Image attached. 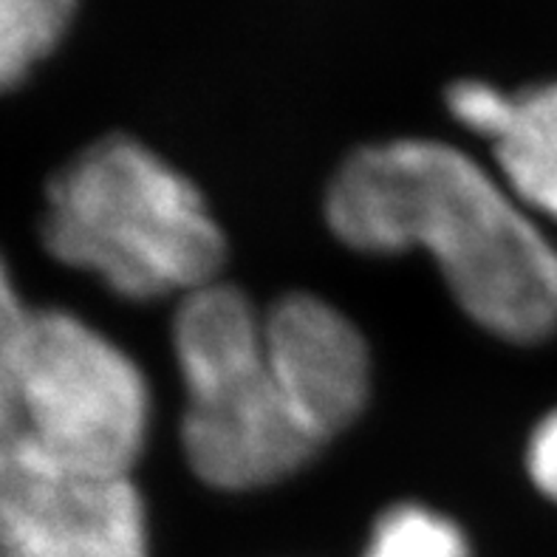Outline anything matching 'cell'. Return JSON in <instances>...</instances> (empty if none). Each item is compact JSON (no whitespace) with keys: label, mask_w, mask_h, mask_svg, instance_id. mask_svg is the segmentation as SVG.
Wrapping results in <instances>:
<instances>
[{"label":"cell","mask_w":557,"mask_h":557,"mask_svg":"<svg viewBox=\"0 0 557 557\" xmlns=\"http://www.w3.org/2000/svg\"><path fill=\"white\" fill-rule=\"evenodd\" d=\"M269 371L306 431L329 445L362 417L371 399V351L334 304L289 292L263 311Z\"/></svg>","instance_id":"obj_6"},{"label":"cell","mask_w":557,"mask_h":557,"mask_svg":"<svg viewBox=\"0 0 557 557\" xmlns=\"http://www.w3.org/2000/svg\"><path fill=\"white\" fill-rule=\"evenodd\" d=\"M507 99L509 94L495 85L481 79H459L447 88V111L467 131L487 139L507 111Z\"/></svg>","instance_id":"obj_10"},{"label":"cell","mask_w":557,"mask_h":557,"mask_svg":"<svg viewBox=\"0 0 557 557\" xmlns=\"http://www.w3.org/2000/svg\"><path fill=\"white\" fill-rule=\"evenodd\" d=\"M153 396L125 348L69 311L28 314L9 376L0 447L77 475H131Z\"/></svg>","instance_id":"obj_4"},{"label":"cell","mask_w":557,"mask_h":557,"mask_svg":"<svg viewBox=\"0 0 557 557\" xmlns=\"http://www.w3.org/2000/svg\"><path fill=\"white\" fill-rule=\"evenodd\" d=\"M28 314L32 311L23 309L21 297L14 292L12 275H9L7 263L0 258V431H3V408H7V391L9 376H12L14 354H17V346H21Z\"/></svg>","instance_id":"obj_11"},{"label":"cell","mask_w":557,"mask_h":557,"mask_svg":"<svg viewBox=\"0 0 557 557\" xmlns=\"http://www.w3.org/2000/svg\"><path fill=\"white\" fill-rule=\"evenodd\" d=\"M348 249H424L467 318L504 343L557 334V247L498 173L456 145L391 139L354 150L325 193Z\"/></svg>","instance_id":"obj_1"},{"label":"cell","mask_w":557,"mask_h":557,"mask_svg":"<svg viewBox=\"0 0 557 557\" xmlns=\"http://www.w3.org/2000/svg\"><path fill=\"white\" fill-rule=\"evenodd\" d=\"M527 473L537 493L557 504V408L549 410L532 431L527 445Z\"/></svg>","instance_id":"obj_12"},{"label":"cell","mask_w":557,"mask_h":557,"mask_svg":"<svg viewBox=\"0 0 557 557\" xmlns=\"http://www.w3.org/2000/svg\"><path fill=\"white\" fill-rule=\"evenodd\" d=\"M0 557H17V555H12V552H3V549H0Z\"/></svg>","instance_id":"obj_13"},{"label":"cell","mask_w":557,"mask_h":557,"mask_svg":"<svg viewBox=\"0 0 557 557\" xmlns=\"http://www.w3.org/2000/svg\"><path fill=\"white\" fill-rule=\"evenodd\" d=\"M487 141L509 193L535 219L557 224V79L509 94Z\"/></svg>","instance_id":"obj_7"},{"label":"cell","mask_w":557,"mask_h":557,"mask_svg":"<svg viewBox=\"0 0 557 557\" xmlns=\"http://www.w3.org/2000/svg\"><path fill=\"white\" fill-rule=\"evenodd\" d=\"M362 557H473L459 523L417 502L394 504L376 518Z\"/></svg>","instance_id":"obj_9"},{"label":"cell","mask_w":557,"mask_h":557,"mask_svg":"<svg viewBox=\"0 0 557 557\" xmlns=\"http://www.w3.org/2000/svg\"><path fill=\"white\" fill-rule=\"evenodd\" d=\"M79 0H0V91H12L69 32Z\"/></svg>","instance_id":"obj_8"},{"label":"cell","mask_w":557,"mask_h":557,"mask_svg":"<svg viewBox=\"0 0 557 557\" xmlns=\"http://www.w3.org/2000/svg\"><path fill=\"white\" fill-rule=\"evenodd\" d=\"M40 238L54 261L134 304L182 300L219 281L226 261L201 190L125 134L94 141L51 176Z\"/></svg>","instance_id":"obj_2"},{"label":"cell","mask_w":557,"mask_h":557,"mask_svg":"<svg viewBox=\"0 0 557 557\" xmlns=\"http://www.w3.org/2000/svg\"><path fill=\"white\" fill-rule=\"evenodd\" d=\"M0 549L17 557H150L131 475L63 473L0 447Z\"/></svg>","instance_id":"obj_5"},{"label":"cell","mask_w":557,"mask_h":557,"mask_svg":"<svg viewBox=\"0 0 557 557\" xmlns=\"http://www.w3.org/2000/svg\"><path fill=\"white\" fill-rule=\"evenodd\" d=\"M173 354L187 394L182 450L198 481L249 493L292 479L325 445L295 417L269 371L263 314L230 283L178 300Z\"/></svg>","instance_id":"obj_3"}]
</instances>
